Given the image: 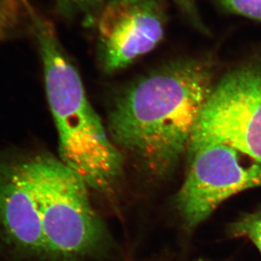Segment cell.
I'll return each instance as SVG.
<instances>
[{
  "instance_id": "5",
  "label": "cell",
  "mask_w": 261,
  "mask_h": 261,
  "mask_svg": "<svg viewBox=\"0 0 261 261\" xmlns=\"http://www.w3.org/2000/svg\"><path fill=\"white\" fill-rule=\"evenodd\" d=\"M190 164L176 205L185 227L193 229L223 201L244 190L261 187V166L245 168L238 151L208 140L192 141Z\"/></svg>"
},
{
  "instance_id": "11",
  "label": "cell",
  "mask_w": 261,
  "mask_h": 261,
  "mask_svg": "<svg viewBox=\"0 0 261 261\" xmlns=\"http://www.w3.org/2000/svg\"><path fill=\"white\" fill-rule=\"evenodd\" d=\"M173 1L177 7L179 8L182 14L196 29L199 30L202 33L208 32L199 14L195 0H173Z\"/></svg>"
},
{
  "instance_id": "9",
  "label": "cell",
  "mask_w": 261,
  "mask_h": 261,
  "mask_svg": "<svg viewBox=\"0 0 261 261\" xmlns=\"http://www.w3.org/2000/svg\"><path fill=\"white\" fill-rule=\"evenodd\" d=\"M229 232L234 237L249 239L261 254V210L244 216L230 226Z\"/></svg>"
},
{
  "instance_id": "6",
  "label": "cell",
  "mask_w": 261,
  "mask_h": 261,
  "mask_svg": "<svg viewBox=\"0 0 261 261\" xmlns=\"http://www.w3.org/2000/svg\"><path fill=\"white\" fill-rule=\"evenodd\" d=\"M102 70L114 74L158 46L165 34L161 0H109L94 20Z\"/></svg>"
},
{
  "instance_id": "1",
  "label": "cell",
  "mask_w": 261,
  "mask_h": 261,
  "mask_svg": "<svg viewBox=\"0 0 261 261\" xmlns=\"http://www.w3.org/2000/svg\"><path fill=\"white\" fill-rule=\"evenodd\" d=\"M209 62L182 59L132 82L114 96L107 129L127 166L165 177L189 151L214 88Z\"/></svg>"
},
{
  "instance_id": "8",
  "label": "cell",
  "mask_w": 261,
  "mask_h": 261,
  "mask_svg": "<svg viewBox=\"0 0 261 261\" xmlns=\"http://www.w3.org/2000/svg\"><path fill=\"white\" fill-rule=\"evenodd\" d=\"M59 7L66 15L81 16L87 25L94 20L102 6L109 0H56Z\"/></svg>"
},
{
  "instance_id": "12",
  "label": "cell",
  "mask_w": 261,
  "mask_h": 261,
  "mask_svg": "<svg viewBox=\"0 0 261 261\" xmlns=\"http://www.w3.org/2000/svg\"><path fill=\"white\" fill-rule=\"evenodd\" d=\"M118 261H172L169 259H163L162 257H152V258H145V259H130V258H127V259H121ZM194 261H212L209 259H195Z\"/></svg>"
},
{
  "instance_id": "4",
  "label": "cell",
  "mask_w": 261,
  "mask_h": 261,
  "mask_svg": "<svg viewBox=\"0 0 261 261\" xmlns=\"http://www.w3.org/2000/svg\"><path fill=\"white\" fill-rule=\"evenodd\" d=\"M198 140L228 145L261 165L260 64L237 68L215 84L193 136Z\"/></svg>"
},
{
  "instance_id": "3",
  "label": "cell",
  "mask_w": 261,
  "mask_h": 261,
  "mask_svg": "<svg viewBox=\"0 0 261 261\" xmlns=\"http://www.w3.org/2000/svg\"><path fill=\"white\" fill-rule=\"evenodd\" d=\"M48 154L0 153V249L16 260L51 261Z\"/></svg>"
},
{
  "instance_id": "10",
  "label": "cell",
  "mask_w": 261,
  "mask_h": 261,
  "mask_svg": "<svg viewBox=\"0 0 261 261\" xmlns=\"http://www.w3.org/2000/svg\"><path fill=\"white\" fill-rule=\"evenodd\" d=\"M225 10L235 15L261 21V0H217Z\"/></svg>"
},
{
  "instance_id": "7",
  "label": "cell",
  "mask_w": 261,
  "mask_h": 261,
  "mask_svg": "<svg viewBox=\"0 0 261 261\" xmlns=\"http://www.w3.org/2000/svg\"><path fill=\"white\" fill-rule=\"evenodd\" d=\"M35 10L30 0H0V42L19 33L32 22Z\"/></svg>"
},
{
  "instance_id": "2",
  "label": "cell",
  "mask_w": 261,
  "mask_h": 261,
  "mask_svg": "<svg viewBox=\"0 0 261 261\" xmlns=\"http://www.w3.org/2000/svg\"><path fill=\"white\" fill-rule=\"evenodd\" d=\"M42 59L45 88L59 138V159L82 180L92 199L119 212L126 191L127 163L91 106L75 67L52 24L32 20Z\"/></svg>"
}]
</instances>
